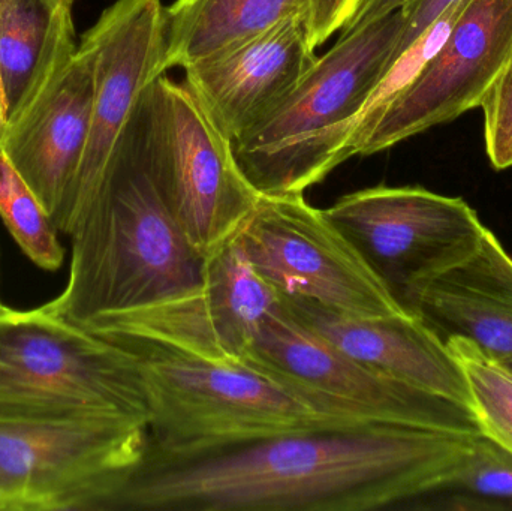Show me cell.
Here are the masks:
<instances>
[{
	"label": "cell",
	"instance_id": "cell-1",
	"mask_svg": "<svg viewBox=\"0 0 512 511\" xmlns=\"http://www.w3.org/2000/svg\"><path fill=\"white\" fill-rule=\"evenodd\" d=\"M477 437L357 426L291 432L192 456L147 447L101 511L400 509L447 485Z\"/></svg>",
	"mask_w": 512,
	"mask_h": 511
},
{
	"label": "cell",
	"instance_id": "cell-2",
	"mask_svg": "<svg viewBox=\"0 0 512 511\" xmlns=\"http://www.w3.org/2000/svg\"><path fill=\"white\" fill-rule=\"evenodd\" d=\"M132 128L68 234L65 290L45 305L87 332L203 284L206 257L174 218Z\"/></svg>",
	"mask_w": 512,
	"mask_h": 511
},
{
	"label": "cell",
	"instance_id": "cell-3",
	"mask_svg": "<svg viewBox=\"0 0 512 511\" xmlns=\"http://www.w3.org/2000/svg\"><path fill=\"white\" fill-rule=\"evenodd\" d=\"M402 9L340 33L285 101L234 141V153L259 195L304 194L343 164L352 123L393 63Z\"/></svg>",
	"mask_w": 512,
	"mask_h": 511
},
{
	"label": "cell",
	"instance_id": "cell-4",
	"mask_svg": "<svg viewBox=\"0 0 512 511\" xmlns=\"http://www.w3.org/2000/svg\"><path fill=\"white\" fill-rule=\"evenodd\" d=\"M149 423L140 356L47 306L0 312V422Z\"/></svg>",
	"mask_w": 512,
	"mask_h": 511
},
{
	"label": "cell",
	"instance_id": "cell-5",
	"mask_svg": "<svg viewBox=\"0 0 512 511\" xmlns=\"http://www.w3.org/2000/svg\"><path fill=\"white\" fill-rule=\"evenodd\" d=\"M129 348L140 356L149 450L158 455H200L291 432L357 428L315 413L239 363L167 348Z\"/></svg>",
	"mask_w": 512,
	"mask_h": 511
},
{
	"label": "cell",
	"instance_id": "cell-6",
	"mask_svg": "<svg viewBox=\"0 0 512 511\" xmlns=\"http://www.w3.org/2000/svg\"><path fill=\"white\" fill-rule=\"evenodd\" d=\"M237 363L273 381L315 413L348 425L483 435L471 408L346 356L297 323L282 303Z\"/></svg>",
	"mask_w": 512,
	"mask_h": 511
},
{
	"label": "cell",
	"instance_id": "cell-7",
	"mask_svg": "<svg viewBox=\"0 0 512 511\" xmlns=\"http://www.w3.org/2000/svg\"><path fill=\"white\" fill-rule=\"evenodd\" d=\"M132 132L162 197L203 257L239 231L259 194L237 162L233 141L186 83L156 78Z\"/></svg>",
	"mask_w": 512,
	"mask_h": 511
},
{
	"label": "cell",
	"instance_id": "cell-8",
	"mask_svg": "<svg viewBox=\"0 0 512 511\" xmlns=\"http://www.w3.org/2000/svg\"><path fill=\"white\" fill-rule=\"evenodd\" d=\"M147 447L138 420L0 422V511H99Z\"/></svg>",
	"mask_w": 512,
	"mask_h": 511
},
{
	"label": "cell",
	"instance_id": "cell-9",
	"mask_svg": "<svg viewBox=\"0 0 512 511\" xmlns=\"http://www.w3.org/2000/svg\"><path fill=\"white\" fill-rule=\"evenodd\" d=\"M405 311L436 276L468 260L486 225L459 197L421 186H375L324 210Z\"/></svg>",
	"mask_w": 512,
	"mask_h": 511
},
{
	"label": "cell",
	"instance_id": "cell-10",
	"mask_svg": "<svg viewBox=\"0 0 512 511\" xmlns=\"http://www.w3.org/2000/svg\"><path fill=\"white\" fill-rule=\"evenodd\" d=\"M236 234L256 272L282 296L358 317L409 314L351 240L304 194L259 195Z\"/></svg>",
	"mask_w": 512,
	"mask_h": 511
},
{
	"label": "cell",
	"instance_id": "cell-11",
	"mask_svg": "<svg viewBox=\"0 0 512 511\" xmlns=\"http://www.w3.org/2000/svg\"><path fill=\"white\" fill-rule=\"evenodd\" d=\"M280 303L279 291L256 272L234 234L206 255L197 290L114 318L95 335L126 347L237 363Z\"/></svg>",
	"mask_w": 512,
	"mask_h": 511
},
{
	"label": "cell",
	"instance_id": "cell-12",
	"mask_svg": "<svg viewBox=\"0 0 512 511\" xmlns=\"http://www.w3.org/2000/svg\"><path fill=\"white\" fill-rule=\"evenodd\" d=\"M95 65L92 122L83 161L56 227L68 236L153 81L167 72V8L161 0H117L84 33Z\"/></svg>",
	"mask_w": 512,
	"mask_h": 511
},
{
	"label": "cell",
	"instance_id": "cell-13",
	"mask_svg": "<svg viewBox=\"0 0 512 511\" xmlns=\"http://www.w3.org/2000/svg\"><path fill=\"white\" fill-rule=\"evenodd\" d=\"M512 54V0H471L442 47L391 102L361 156L481 107Z\"/></svg>",
	"mask_w": 512,
	"mask_h": 511
},
{
	"label": "cell",
	"instance_id": "cell-14",
	"mask_svg": "<svg viewBox=\"0 0 512 511\" xmlns=\"http://www.w3.org/2000/svg\"><path fill=\"white\" fill-rule=\"evenodd\" d=\"M315 50L307 18H292L188 66L185 83L234 143L285 101L318 59Z\"/></svg>",
	"mask_w": 512,
	"mask_h": 511
},
{
	"label": "cell",
	"instance_id": "cell-15",
	"mask_svg": "<svg viewBox=\"0 0 512 511\" xmlns=\"http://www.w3.org/2000/svg\"><path fill=\"white\" fill-rule=\"evenodd\" d=\"M95 65L78 50L35 101L9 123L3 152L56 225L77 179L92 122Z\"/></svg>",
	"mask_w": 512,
	"mask_h": 511
},
{
	"label": "cell",
	"instance_id": "cell-16",
	"mask_svg": "<svg viewBox=\"0 0 512 511\" xmlns=\"http://www.w3.org/2000/svg\"><path fill=\"white\" fill-rule=\"evenodd\" d=\"M280 299L297 323L346 356L472 410L471 392L459 362L417 315L358 317L304 297L280 294Z\"/></svg>",
	"mask_w": 512,
	"mask_h": 511
},
{
	"label": "cell",
	"instance_id": "cell-17",
	"mask_svg": "<svg viewBox=\"0 0 512 511\" xmlns=\"http://www.w3.org/2000/svg\"><path fill=\"white\" fill-rule=\"evenodd\" d=\"M415 315L445 344L463 338L493 359L512 357V257L490 228L468 260L424 287Z\"/></svg>",
	"mask_w": 512,
	"mask_h": 511
},
{
	"label": "cell",
	"instance_id": "cell-18",
	"mask_svg": "<svg viewBox=\"0 0 512 511\" xmlns=\"http://www.w3.org/2000/svg\"><path fill=\"white\" fill-rule=\"evenodd\" d=\"M71 0H0V89L9 123L78 50Z\"/></svg>",
	"mask_w": 512,
	"mask_h": 511
},
{
	"label": "cell",
	"instance_id": "cell-19",
	"mask_svg": "<svg viewBox=\"0 0 512 511\" xmlns=\"http://www.w3.org/2000/svg\"><path fill=\"white\" fill-rule=\"evenodd\" d=\"M310 0H176L167 8L165 66L188 68L292 18L309 21Z\"/></svg>",
	"mask_w": 512,
	"mask_h": 511
},
{
	"label": "cell",
	"instance_id": "cell-20",
	"mask_svg": "<svg viewBox=\"0 0 512 511\" xmlns=\"http://www.w3.org/2000/svg\"><path fill=\"white\" fill-rule=\"evenodd\" d=\"M406 507L420 510H512V453L486 435H478L459 473L438 491L424 495Z\"/></svg>",
	"mask_w": 512,
	"mask_h": 511
},
{
	"label": "cell",
	"instance_id": "cell-21",
	"mask_svg": "<svg viewBox=\"0 0 512 511\" xmlns=\"http://www.w3.org/2000/svg\"><path fill=\"white\" fill-rule=\"evenodd\" d=\"M469 2L471 0H456L385 72L384 77L376 84L366 104L358 113L357 119L352 123L351 131L343 146V162L354 156H361L364 144L369 140L373 129L376 128L391 102L408 87L424 65L435 56Z\"/></svg>",
	"mask_w": 512,
	"mask_h": 511
},
{
	"label": "cell",
	"instance_id": "cell-22",
	"mask_svg": "<svg viewBox=\"0 0 512 511\" xmlns=\"http://www.w3.org/2000/svg\"><path fill=\"white\" fill-rule=\"evenodd\" d=\"M0 216L21 251L41 269H59L65 260L60 231L26 180L0 150Z\"/></svg>",
	"mask_w": 512,
	"mask_h": 511
},
{
	"label": "cell",
	"instance_id": "cell-23",
	"mask_svg": "<svg viewBox=\"0 0 512 511\" xmlns=\"http://www.w3.org/2000/svg\"><path fill=\"white\" fill-rule=\"evenodd\" d=\"M447 345L468 381L481 434L512 453V371L466 339Z\"/></svg>",
	"mask_w": 512,
	"mask_h": 511
},
{
	"label": "cell",
	"instance_id": "cell-24",
	"mask_svg": "<svg viewBox=\"0 0 512 511\" xmlns=\"http://www.w3.org/2000/svg\"><path fill=\"white\" fill-rule=\"evenodd\" d=\"M484 141L496 170L512 167V54L481 104Z\"/></svg>",
	"mask_w": 512,
	"mask_h": 511
},
{
	"label": "cell",
	"instance_id": "cell-25",
	"mask_svg": "<svg viewBox=\"0 0 512 511\" xmlns=\"http://www.w3.org/2000/svg\"><path fill=\"white\" fill-rule=\"evenodd\" d=\"M360 0H310L309 32L312 44L321 47L342 30Z\"/></svg>",
	"mask_w": 512,
	"mask_h": 511
},
{
	"label": "cell",
	"instance_id": "cell-26",
	"mask_svg": "<svg viewBox=\"0 0 512 511\" xmlns=\"http://www.w3.org/2000/svg\"><path fill=\"white\" fill-rule=\"evenodd\" d=\"M456 0H409L402 11L405 15L403 32L394 53L393 63L450 8ZM391 63V65H393Z\"/></svg>",
	"mask_w": 512,
	"mask_h": 511
},
{
	"label": "cell",
	"instance_id": "cell-27",
	"mask_svg": "<svg viewBox=\"0 0 512 511\" xmlns=\"http://www.w3.org/2000/svg\"><path fill=\"white\" fill-rule=\"evenodd\" d=\"M408 2L409 0H360L354 14L346 21L340 33L352 32L358 27L366 26L397 9H402Z\"/></svg>",
	"mask_w": 512,
	"mask_h": 511
},
{
	"label": "cell",
	"instance_id": "cell-28",
	"mask_svg": "<svg viewBox=\"0 0 512 511\" xmlns=\"http://www.w3.org/2000/svg\"><path fill=\"white\" fill-rule=\"evenodd\" d=\"M9 116L6 108L5 98H3L2 89H0V150H3V141H5L6 131H8Z\"/></svg>",
	"mask_w": 512,
	"mask_h": 511
},
{
	"label": "cell",
	"instance_id": "cell-29",
	"mask_svg": "<svg viewBox=\"0 0 512 511\" xmlns=\"http://www.w3.org/2000/svg\"><path fill=\"white\" fill-rule=\"evenodd\" d=\"M498 362H501L502 365L505 366V368H508L510 369V371H512V357H508V359L504 360H498Z\"/></svg>",
	"mask_w": 512,
	"mask_h": 511
},
{
	"label": "cell",
	"instance_id": "cell-30",
	"mask_svg": "<svg viewBox=\"0 0 512 511\" xmlns=\"http://www.w3.org/2000/svg\"><path fill=\"white\" fill-rule=\"evenodd\" d=\"M8 306L3 305L2 300H0V312L5 311Z\"/></svg>",
	"mask_w": 512,
	"mask_h": 511
},
{
	"label": "cell",
	"instance_id": "cell-31",
	"mask_svg": "<svg viewBox=\"0 0 512 511\" xmlns=\"http://www.w3.org/2000/svg\"><path fill=\"white\" fill-rule=\"evenodd\" d=\"M71 2H72V3H74V2H75V0H71Z\"/></svg>",
	"mask_w": 512,
	"mask_h": 511
}]
</instances>
